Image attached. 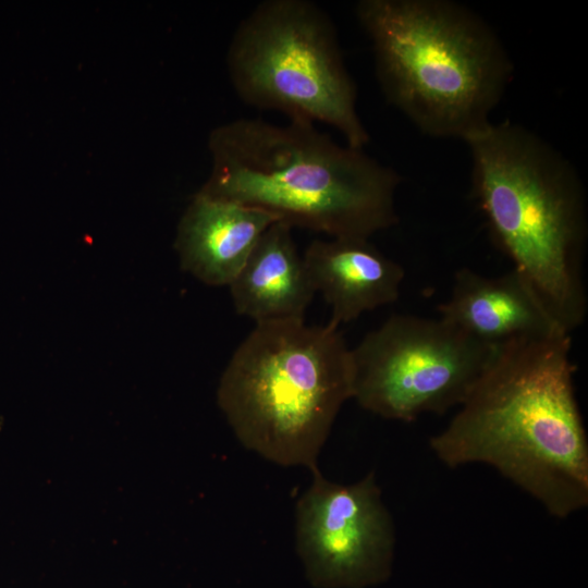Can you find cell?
Segmentation results:
<instances>
[{"instance_id":"10","label":"cell","mask_w":588,"mask_h":588,"mask_svg":"<svg viewBox=\"0 0 588 588\" xmlns=\"http://www.w3.org/2000/svg\"><path fill=\"white\" fill-rule=\"evenodd\" d=\"M369 238L315 240L303 259L315 287L331 306L330 322L340 326L394 303L405 277L403 267Z\"/></svg>"},{"instance_id":"8","label":"cell","mask_w":588,"mask_h":588,"mask_svg":"<svg viewBox=\"0 0 588 588\" xmlns=\"http://www.w3.org/2000/svg\"><path fill=\"white\" fill-rule=\"evenodd\" d=\"M295 507L296 551L316 588H366L385 581L395 552V526L375 471L350 485L318 468Z\"/></svg>"},{"instance_id":"6","label":"cell","mask_w":588,"mask_h":588,"mask_svg":"<svg viewBox=\"0 0 588 588\" xmlns=\"http://www.w3.org/2000/svg\"><path fill=\"white\" fill-rule=\"evenodd\" d=\"M226 62L231 83L245 103L282 112L289 120L328 124L355 148L369 143L335 26L318 4L258 3L235 29Z\"/></svg>"},{"instance_id":"1","label":"cell","mask_w":588,"mask_h":588,"mask_svg":"<svg viewBox=\"0 0 588 588\" xmlns=\"http://www.w3.org/2000/svg\"><path fill=\"white\" fill-rule=\"evenodd\" d=\"M572 338L500 345L449 424L429 439L450 468L492 467L556 518L588 506V438Z\"/></svg>"},{"instance_id":"4","label":"cell","mask_w":588,"mask_h":588,"mask_svg":"<svg viewBox=\"0 0 588 588\" xmlns=\"http://www.w3.org/2000/svg\"><path fill=\"white\" fill-rule=\"evenodd\" d=\"M355 14L384 98L421 133L464 140L491 122L514 66L479 14L449 0H360Z\"/></svg>"},{"instance_id":"11","label":"cell","mask_w":588,"mask_h":588,"mask_svg":"<svg viewBox=\"0 0 588 588\" xmlns=\"http://www.w3.org/2000/svg\"><path fill=\"white\" fill-rule=\"evenodd\" d=\"M280 221L265 210L199 192L180 226L183 266L212 285H229L264 232Z\"/></svg>"},{"instance_id":"3","label":"cell","mask_w":588,"mask_h":588,"mask_svg":"<svg viewBox=\"0 0 588 588\" xmlns=\"http://www.w3.org/2000/svg\"><path fill=\"white\" fill-rule=\"evenodd\" d=\"M471 196L495 245L568 333L588 311L587 198L575 167L526 127L489 122L467 136Z\"/></svg>"},{"instance_id":"12","label":"cell","mask_w":588,"mask_h":588,"mask_svg":"<svg viewBox=\"0 0 588 588\" xmlns=\"http://www.w3.org/2000/svg\"><path fill=\"white\" fill-rule=\"evenodd\" d=\"M292 230L273 222L229 284L238 315L256 322L304 319L316 291Z\"/></svg>"},{"instance_id":"9","label":"cell","mask_w":588,"mask_h":588,"mask_svg":"<svg viewBox=\"0 0 588 588\" xmlns=\"http://www.w3.org/2000/svg\"><path fill=\"white\" fill-rule=\"evenodd\" d=\"M438 311L439 318L467 336L494 347L520 339L568 333L514 269L491 277L461 268Z\"/></svg>"},{"instance_id":"5","label":"cell","mask_w":588,"mask_h":588,"mask_svg":"<svg viewBox=\"0 0 588 588\" xmlns=\"http://www.w3.org/2000/svg\"><path fill=\"white\" fill-rule=\"evenodd\" d=\"M353 387L351 348L339 326L262 321L231 356L218 404L247 450L311 471Z\"/></svg>"},{"instance_id":"7","label":"cell","mask_w":588,"mask_h":588,"mask_svg":"<svg viewBox=\"0 0 588 588\" xmlns=\"http://www.w3.org/2000/svg\"><path fill=\"white\" fill-rule=\"evenodd\" d=\"M497 347L441 318L392 315L351 348L353 399L367 412L404 422L446 413L462 404Z\"/></svg>"},{"instance_id":"2","label":"cell","mask_w":588,"mask_h":588,"mask_svg":"<svg viewBox=\"0 0 588 588\" xmlns=\"http://www.w3.org/2000/svg\"><path fill=\"white\" fill-rule=\"evenodd\" d=\"M209 148L212 172L201 192L265 210L292 228L369 238L399 221L400 174L314 123L240 118L215 128Z\"/></svg>"}]
</instances>
